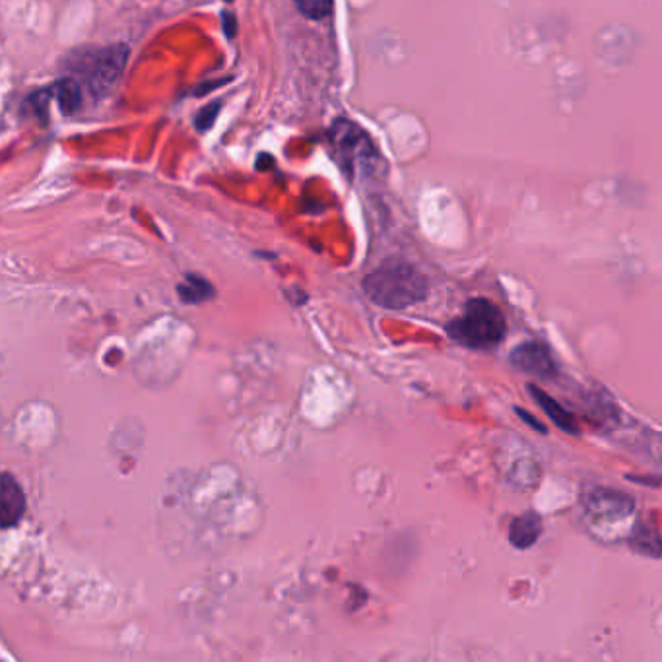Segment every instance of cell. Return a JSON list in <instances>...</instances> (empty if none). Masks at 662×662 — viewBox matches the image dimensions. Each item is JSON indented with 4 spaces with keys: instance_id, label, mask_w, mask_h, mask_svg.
I'll list each match as a JSON object with an SVG mask.
<instances>
[{
    "instance_id": "1",
    "label": "cell",
    "mask_w": 662,
    "mask_h": 662,
    "mask_svg": "<svg viewBox=\"0 0 662 662\" xmlns=\"http://www.w3.org/2000/svg\"><path fill=\"white\" fill-rule=\"evenodd\" d=\"M364 292L375 305L385 309H406L428 298V278L400 259H389L364 278Z\"/></svg>"
},
{
    "instance_id": "2",
    "label": "cell",
    "mask_w": 662,
    "mask_h": 662,
    "mask_svg": "<svg viewBox=\"0 0 662 662\" xmlns=\"http://www.w3.org/2000/svg\"><path fill=\"white\" fill-rule=\"evenodd\" d=\"M507 332V321L494 301L470 299L463 313L447 325L451 340L470 350H492L501 344Z\"/></svg>"
},
{
    "instance_id": "3",
    "label": "cell",
    "mask_w": 662,
    "mask_h": 662,
    "mask_svg": "<svg viewBox=\"0 0 662 662\" xmlns=\"http://www.w3.org/2000/svg\"><path fill=\"white\" fill-rule=\"evenodd\" d=\"M129 61L127 45H111L82 61L86 86L94 96H105L123 76Z\"/></svg>"
},
{
    "instance_id": "4",
    "label": "cell",
    "mask_w": 662,
    "mask_h": 662,
    "mask_svg": "<svg viewBox=\"0 0 662 662\" xmlns=\"http://www.w3.org/2000/svg\"><path fill=\"white\" fill-rule=\"evenodd\" d=\"M509 362L517 371H523L542 381H550L558 375V364H556L550 348L536 340H529V342L515 346L509 354Z\"/></svg>"
},
{
    "instance_id": "5",
    "label": "cell",
    "mask_w": 662,
    "mask_h": 662,
    "mask_svg": "<svg viewBox=\"0 0 662 662\" xmlns=\"http://www.w3.org/2000/svg\"><path fill=\"white\" fill-rule=\"evenodd\" d=\"M332 144L338 150L340 160H348L350 169L356 167V162H365V152L373 150L367 134L354 123L338 121L332 125Z\"/></svg>"
},
{
    "instance_id": "6",
    "label": "cell",
    "mask_w": 662,
    "mask_h": 662,
    "mask_svg": "<svg viewBox=\"0 0 662 662\" xmlns=\"http://www.w3.org/2000/svg\"><path fill=\"white\" fill-rule=\"evenodd\" d=\"M28 509L26 494L12 474H0V529L20 525Z\"/></svg>"
},
{
    "instance_id": "7",
    "label": "cell",
    "mask_w": 662,
    "mask_h": 662,
    "mask_svg": "<svg viewBox=\"0 0 662 662\" xmlns=\"http://www.w3.org/2000/svg\"><path fill=\"white\" fill-rule=\"evenodd\" d=\"M585 507L595 519H624L633 511V499L622 492L600 488L585 496Z\"/></svg>"
},
{
    "instance_id": "8",
    "label": "cell",
    "mask_w": 662,
    "mask_h": 662,
    "mask_svg": "<svg viewBox=\"0 0 662 662\" xmlns=\"http://www.w3.org/2000/svg\"><path fill=\"white\" fill-rule=\"evenodd\" d=\"M542 529H544L542 517L536 511H527L511 521L507 536L517 550H529L538 542Z\"/></svg>"
},
{
    "instance_id": "9",
    "label": "cell",
    "mask_w": 662,
    "mask_h": 662,
    "mask_svg": "<svg viewBox=\"0 0 662 662\" xmlns=\"http://www.w3.org/2000/svg\"><path fill=\"white\" fill-rule=\"evenodd\" d=\"M529 393L532 395V398L536 400V404L548 414V418L560 428V430L565 431V433H571V435H577L579 433V426H577V420L573 418V414H569L562 404L556 400V398L550 397L546 391H542L538 385L530 383Z\"/></svg>"
},
{
    "instance_id": "10",
    "label": "cell",
    "mask_w": 662,
    "mask_h": 662,
    "mask_svg": "<svg viewBox=\"0 0 662 662\" xmlns=\"http://www.w3.org/2000/svg\"><path fill=\"white\" fill-rule=\"evenodd\" d=\"M177 292H179V298L183 299L185 303H193V305L204 303V301L214 298V294H216L214 286L197 274H187L185 282L177 288Z\"/></svg>"
},
{
    "instance_id": "11",
    "label": "cell",
    "mask_w": 662,
    "mask_h": 662,
    "mask_svg": "<svg viewBox=\"0 0 662 662\" xmlns=\"http://www.w3.org/2000/svg\"><path fill=\"white\" fill-rule=\"evenodd\" d=\"M629 546L643 556H651L655 560L661 558V538L655 529L637 527L629 536Z\"/></svg>"
},
{
    "instance_id": "12",
    "label": "cell",
    "mask_w": 662,
    "mask_h": 662,
    "mask_svg": "<svg viewBox=\"0 0 662 662\" xmlns=\"http://www.w3.org/2000/svg\"><path fill=\"white\" fill-rule=\"evenodd\" d=\"M53 96L55 100L59 103L61 111L65 115H72L78 107H80V101H82V96H80V86L78 82L70 80V78H65V80H59L53 88Z\"/></svg>"
},
{
    "instance_id": "13",
    "label": "cell",
    "mask_w": 662,
    "mask_h": 662,
    "mask_svg": "<svg viewBox=\"0 0 662 662\" xmlns=\"http://www.w3.org/2000/svg\"><path fill=\"white\" fill-rule=\"evenodd\" d=\"M299 12L309 20H323L331 16L334 0H294Z\"/></svg>"
},
{
    "instance_id": "14",
    "label": "cell",
    "mask_w": 662,
    "mask_h": 662,
    "mask_svg": "<svg viewBox=\"0 0 662 662\" xmlns=\"http://www.w3.org/2000/svg\"><path fill=\"white\" fill-rule=\"evenodd\" d=\"M220 107H222V103L216 101V103L208 105L206 109H202V113H200L199 119H197V127H199V131H208V129L214 125V119H216Z\"/></svg>"
},
{
    "instance_id": "15",
    "label": "cell",
    "mask_w": 662,
    "mask_h": 662,
    "mask_svg": "<svg viewBox=\"0 0 662 662\" xmlns=\"http://www.w3.org/2000/svg\"><path fill=\"white\" fill-rule=\"evenodd\" d=\"M515 412L519 414V418L527 424V426H530L532 430L538 431V433H548V430H546V426L540 422V420H536L534 416H530V412H527V410H523V408H515Z\"/></svg>"
},
{
    "instance_id": "16",
    "label": "cell",
    "mask_w": 662,
    "mask_h": 662,
    "mask_svg": "<svg viewBox=\"0 0 662 662\" xmlns=\"http://www.w3.org/2000/svg\"><path fill=\"white\" fill-rule=\"evenodd\" d=\"M224 30H226L228 37H233L237 32V22H235V18L230 12H224Z\"/></svg>"
},
{
    "instance_id": "17",
    "label": "cell",
    "mask_w": 662,
    "mask_h": 662,
    "mask_svg": "<svg viewBox=\"0 0 662 662\" xmlns=\"http://www.w3.org/2000/svg\"><path fill=\"white\" fill-rule=\"evenodd\" d=\"M226 2H232V0H226Z\"/></svg>"
}]
</instances>
